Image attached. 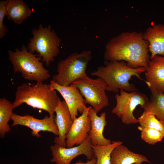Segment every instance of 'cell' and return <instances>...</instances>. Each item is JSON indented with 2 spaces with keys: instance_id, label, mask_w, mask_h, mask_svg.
Wrapping results in <instances>:
<instances>
[{
  "instance_id": "484cf974",
  "label": "cell",
  "mask_w": 164,
  "mask_h": 164,
  "mask_svg": "<svg viewBox=\"0 0 164 164\" xmlns=\"http://www.w3.org/2000/svg\"><path fill=\"white\" fill-rule=\"evenodd\" d=\"M142 163L141 162H138V163H136L134 164H141Z\"/></svg>"
},
{
  "instance_id": "603a6c76",
  "label": "cell",
  "mask_w": 164,
  "mask_h": 164,
  "mask_svg": "<svg viewBox=\"0 0 164 164\" xmlns=\"http://www.w3.org/2000/svg\"><path fill=\"white\" fill-rule=\"evenodd\" d=\"M138 129L141 131V139L149 144L154 145L161 141L164 138L163 135L159 131L154 129L139 126Z\"/></svg>"
},
{
  "instance_id": "8992f818",
  "label": "cell",
  "mask_w": 164,
  "mask_h": 164,
  "mask_svg": "<svg viewBox=\"0 0 164 164\" xmlns=\"http://www.w3.org/2000/svg\"><path fill=\"white\" fill-rule=\"evenodd\" d=\"M32 33L33 37L29 39L27 49L32 53H38L47 67L60 52L61 39L50 25L43 27L40 24L38 29H33Z\"/></svg>"
},
{
  "instance_id": "ac0fdd59",
  "label": "cell",
  "mask_w": 164,
  "mask_h": 164,
  "mask_svg": "<svg viewBox=\"0 0 164 164\" xmlns=\"http://www.w3.org/2000/svg\"><path fill=\"white\" fill-rule=\"evenodd\" d=\"M6 2L7 19L15 23L21 25L32 14L31 9L22 0H7Z\"/></svg>"
},
{
  "instance_id": "277c9868",
  "label": "cell",
  "mask_w": 164,
  "mask_h": 164,
  "mask_svg": "<svg viewBox=\"0 0 164 164\" xmlns=\"http://www.w3.org/2000/svg\"><path fill=\"white\" fill-rule=\"evenodd\" d=\"M8 53L14 72L21 73L25 79L43 82L50 77L49 71L40 61L42 58L29 52L24 44L20 50L16 48L14 51L9 50Z\"/></svg>"
},
{
  "instance_id": "8fae6325",
  "label": "cell",
  "mask_w": 164,
  "mask_h": 164,
  "mask_svg": "<svg viewBox=\"0 0 164 164\" xmlns=\"http://www.w3.org/2000/svg\"><path fill=\"white\" fill-rule=\"evenodd\" d=\"M52 89L57 91L61 94L66 103L73 121L78 115V112L82 114L86 106L85 101L80 91L73 84L68 86L58 84L52 80L50 82Z\"/></svg>"
},
{
  "instance_id": "2e32d148",
  "label": "cell",
  "mask_w": 164,
  "mask_h": 164,
  "mask_svg": "<svg viewBox=\"0 0 164 164\" xmlns=\"http://www.w3.org/2000/svg\"><path fill=\"white\" fill-rule=\"evenodd\" d=\"M143 36L149 43L150 59L156 55L164 56V25L155 24L148 28Z\"/></svg>"
},
{
  "instance_id": "30bf717a",
  "label": "cell",
  "mask_w": 164,
  "mask_h": 164,
  "mask_svg": "<svg viewBox=\"0 0 164 164\" xmlns=\"http://www.w3.org/2000/svg\"><path fill=\"white\" fill-rule=\"evenodd\" d=\"M54 115H46L43 118L39 119L28 114L21 116L12 112L10 117L13 121L11 127L17 125L27 127L32 130V135L38 138L41 136L39 134L41 131L49 132L58 136L59 131L54 121Z\"/></svg>"
},
{
  "instance_id": "52a82bcc",
  "label": "cell",
  "mask_w": 164,
  "mask_h": 164,
  "mask_svg": "<svg viewBox=\"0 0 164 164\" xmlns=\"http://www.w3.org/2000/svg\"><path fill=\"white\" fill-rule=\"evenodd\" d=\"M72 84L78 89L86 104H89L97 113L109 105L105 92L107 85L101 78L94 79L87 76L77 80Z\"/></svg>"
},
{
  "instance_id": "4fadbf2b",
  "label": "cell",
  "mask_w": 164,
  "mask_h": 164,
  "mask_svg": "<svg viewBox=\"0 0 164 164\" xmlns=\"http://www.w3.org/2000/svg\"><path fill=\"white\" fill-rule=\"evenodd\" d=\"M145 76L150 91L164 92V56L156 55L150 59Z\"/></svg>"
},
{
  "instance_id": "5bb4252c",
  "label": "cell",
  "mask_w": 164,
  "mask_h": 164,
  "mask_svg": "<svg viewBox=\"0 0 164 164\" xmlns=\"http://www.w3.org/2000/svg\"><path fill=\"white\" fill-rule=\"evenodd\" d=\"M55 112L56 116L54 117V121L58 128L59 135L55 137L53 142L55 144L66 147V136L73 121L68 107L64 101H61L59 99Z\"/></svg>"
},
{
  "instance_id": "d4e9b609",
  "label": "cell",
  "mask_w": 164,
  "mask_h": 164,
  "mask_svg": "<svg viewBox=\"0 0 164 164\" xmlns=\"http://www.w3.org/2000/svg\"><path fill=\"white\" fill-rule=\"evenodd\" d=\"M96 162V158L94 156L91 159L88 160L86 162H84L82 161L79 160L75 164H95Z\"/></svg>"
},
{
  "instance_id": "6da1fadb",
  "label": "cell",
  "mask_w": 164,
  "mask_h": 164,
  "mask_svg": "<svg viewBox=\"0 0 164 164\" xmlns=\"http://www.w3.org/2000/svg\"><path fill=\"white\" fill-rule=\"evenodd\" d=\"M149 43L143 34L136 32H123L112 38L106 45L105 61H123L134 68L148 66L150 56Z\"/></svg>"
},
{
  "instance_id": "44dd1931",
  "label": "cell",
  "mask_w": 164,
  "mask_h": 164,
  "mask_svg": "<svg viewBox=\"0 0 164 164\" xmlns=\"http://www.w3.org/2000/svg\"><path fill=\"white\" fill-rule=\"evenodd\" d=\"M122 144V142L113 141L111 144L105 145H92L94 156L96 158L95 164H111V154L112 151L116 146Z\"/></svg>"
},
{
  "instance_id": "d6986e66",
  "label": "cell",
  "mask_w": 164,
  "mask_h": 164,
  "mask_svg": "<svg viewBox=\"0 0 164 164\" xmlns=\"http://www.w3.org/2000/svg\"><path fill=\"white\" fill-rule=\"evenodd\" d=\"M151 92L150 99L143 108L144 111L164 120V93L156 91Z\"/></svg>"
},
{
  "instance_id": "9c48e42d",
  "label": "cell",
  "mask_w": 164,
  "mask_h": 164,
  "mask_svg": "<svg viewBox=\"0 0 164 164\" xmlns=\"http://www.w3.org/2000/svg\"><path fill=\"white\" fill-rule=\"evenodd\" d=\"M92 145L89 135L82 143L75 147H64L55 144L50 147L52 157L50 161L54 164H71L73 159L81 155L90 160L94 156Z\"/></svg>"
},
{
  "instance_id": "ba28073f",
  "label": "cell",
  "mask_w": 164,
  "mask_h": 164,
  "mask_svg": "<svg viewBox=\"0 0 164 164\" xmlns=\"http://www.w3.org/2000/svg\"><path fill=\"white\" fill-rule=\"evenodd\" d=\"M115 97L116 104L112 109V113L120 118L125 124L138 123V119L133 114V112L139 105L143 108L149 100L146 95L138 91L128 92L121 89L120 94H117Z\"/></svg>"
},
{
  "instance_id": "3957f363",
  "label": "cell",
  "mask_w": 164,
  "mask_h": 164,
  "mask_svg": "<svg viewBox=\"0 0 164 164\" xmlns=\"http://www.w3.org/2000/svg\"><path fill=\"white\" fill-rule=\"evenodd\" d=\"M60 99L56 91L51 89L50 84L41 81L32 85L25 83L17 87L12 107L14 109L25 103L53 115Z\"/></svg>"
},
{
  "instance_id": "ffe728a7",
  "label": "cell",
  "mask_w": 164,
  "mask_h": 164,
  "mask_svg": "<svg viewBox=\"0 0 164 164\" xmlns=\"http://www.w3.org/2000/svg\"><path fill=\"white\" fill-rule=\"evenodd\" d=\"M13 109L12 103L5 98L0 99V137H4L6 133L9 132L11 128L9 122Z\"/></svg>"
},
{
  "instance_id": "7402d4cb",
  "label": "cell",
  "mask_w": 164,
  "mask_h": 164,
  "mask_svg": "<svg viewBox=\"0 0 164 164\" xmlns=\"http://www.w3.org/2000/svg\"><path fill=\"white\" fill-rule=\"evenodd\" d=\"M138 120L140 127L155 129L161 132L164 136V120H159L154 115L145 111Z\"/></svg>"
},
{
  "instance_id": "7c38bea8",
  "label": "cell",
  "mask_w": 164,
  "mask_h": 164,
  "mask_svg": "<svg viewBox=\"0 0 164 164\" xmlns=\"http://www.w3.org/2000/svg\"><path fill=\"white\" fill-rule=\"evenodd\" d=\"M91 107L85 106L81 115L73 121L66 138L67 147L70 148L81 144L89 135L91 123L89 111Z\"/></svg>"
},
{
  "instance_id": "9a60e30c",
  "label": "cell",
  "mask_w": 164,
  "mask_h": 164,
  "mask_svg": "<svg viewBox=\"0 0 164 164\" xmlns=\"http://www.w3.org/2000/svg\"><path fill=\"white\" fill-rule=\"evenodd\" d=\"M89 115L91 121L89 135L92 145L102 146L111 144V140L105 138L103 135L104 130L107 124L106 113L103 112L98 116L91 107L89 111Z\"/></svg>"
},
{
  "instance_id": "e0dca14e",
  "label": "cell",
  "mask_w": 164,
  "mask_h": 164,
  "mask_svg": "<svg viewBox=\"0 0 164 164\" xmlns=\"http://www.w3.org/2000/svg\"><path fill=\"white\" fill-rule=\"evenodd\" d=\"M144 162L151 163L145 156L131 151L122 144L116 146L111 153V164H134Z\"/></svg>"
},
{
  "instance_id": "7a4b0ae2",
  "label": "cell",
  "mask_w": 164,
  "mask_h": 164,
  "mask_svg": "<svg viewBox=\"0 0 164 164\" xmlns=\"http://www.w3.org/2000/svg\"><path fill=\"white\" fill-rule=\"evenodd\" d=\"M104 66L98 67L91 74L101 78L104 81L107 91L118 93L121 89L128 92L138 91L129 80L132 76L142 79L141 75L145 71L146 68H134L123 61H104Z\"/></svg>"
},
{
  "instance_id": "5b68a950",
  "label": "cell",
  "mask_w": 164,
  "mask_h": 164,
  "mask_svg": "<svg viewBox=\"0 0 164 164\" xmlns=\"http://www.w3.org/2000/svg\"><path fill=\"white\" fill-rule=\"evenodd\" d=\"M91 55V51L84 50L80 53H72L60 60L57 66V73L53 76L52 80L59 85L66 86L77 80L87 77V68Z\"/></svg>"
},
{
  "instance_id": "cb8c5ba5",
  "label": "cell",
  "mask_w": 164,
  "mask_h": 164,
  "mask_svg": "<svg viewBox=\"0 0 164 164\" xmlns=\"http://www.w3.org/2000/svg\"><path fill=\"white\" fill-rule=\"evenodd\" d=\"M6 1H0V39L3 38L8 30L7 28L3 24L4 17L6 15Z\"/></svg>"
}]
</instances>
